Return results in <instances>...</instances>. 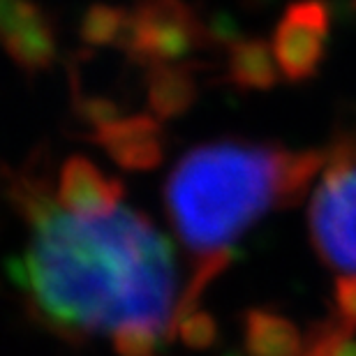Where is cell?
I'll return each mask as SVG.
<instances>
[{
    "instance_id": "obj_2",
    "label": "cell",
    "mask_w": 356,
    "mask_h": 356,
    "mask_svg": "<svg viewBox=\"0 0 356 356\" xmlns=\"http://www.w3.org/2000/svg\"><path fill=\"white\" fill-rule=\"evenodd\" d=\"M322 151H287L257 141H211L183 155L167 181V206L197 270L181 298L178 326L229 259L254 220L310 188L326 165Z\"/></svg>"
},
{
    "instance_id": "obj_5",
    "label": "cell",
    "mask_w": 356,
    "mask_h": 356,
    "mask_svg": "<svg viewBox=\"0 0 356 356\" xmlns=\"http://www.w3.org/2000/svg\"><path fill=\"white\" fill-rule=\"evenodd\" d=\"M333 31V10L326 0H294L277 19L273 47L280 74L291 83L312 79L326 60Z\"/></svg>"
},
{
    "instance_id": "obj_1",
    "label": "cell",
    "mask_w": 356,
    "mask_h": 356,
    "mask_svg": "<svg viewBox=\"0 0 356 356\" xmlns=\"http://www.w3.org/2000/svg\"><path fill=\"white\" fill-rule=\"evenodd\" d=\"M12 192L26 220L12 273L38 319L65 338H109L123 356H148L178 326L172 248L120 204L118 181L76 155L56 188L21 172Z\"/></svg>"
},
{
    "instance_id": "obj_4",
    "label": "cell",
    "mask_w": 356,
    "mask_h": 356,
    "mask_svg": "<svg viewBox=\"0 0 356 356\" xmlns=\"http://www.w3.org/2000/svg\"><path fill=\"white\" fill-rule=\"evenodd\" d=\"M213 35L188 0H137L125 56L141 65L185 63L211 47Z\"/></svg>"
},
{
    "instance_id": "obj_10",
    "label": "cell",
    "mask_w": 356,
    "mask_h": 356,
    "mask_svg": "<svg viewBox=\"0 0 356 356\" xmlns=\"http://www.w3.org/2000/svg\"><path fill=\"white\" fill-rule=\"evenodd\" d=\"M132 10L109 3H92L81 17L79 38L86 47L106 49L116 47L123 51L130 35Z\"/></svg>"
},
{
    "instance_id": "obj_8",
    "label": "cell",
    "mask_w": 356,
    "mask_h": 356,
    "mask_svg": "<svg viewBox=\"0 0 356 356\" xmlns=\"http://www.w3.org/2000/svg\"><path fill=\"white\" fill-rule=\"evenodd\" d=\"M273 47L264 38H234L227 42L225 79L241 90H268L280 81Z\"/></svg>"
},
{
    "instance_id": "obj_9",
    "label": "cell",
    "mask_w": 356,
    "mask_h": 356,
    "mask_svg": "<svg viewBox=\"0 0 356 356\" xmlns=\"http://www.w3.org/2000/svg\"><path fill=\"white\" fill-rule=\"evenodd\" d=\"M197 92L195 67L190 63H158L146 67V95L155 116H181L197 99Z\"/></svg>"
},
{
    "instance_id": "obj_6",
    "label": "cell",
    "mask_w": 356,
    "mask_h": 356,
    "mask_svg": "<svg viewBox=\"0 0 356 356\" xmlns=\"http://www.w3.org/2000/svg\"><path fill=\"white\" fill-rule=\"evenodd\" d=\"M0 35L7 56L26 74L44 72L58 56L54 17L35 0H3Z\"/></svg>"
},
{
    "instance_id": "obj_3",
    "label": "cell",
    "mask_w": 356,
    "mask_h": 356,
    "mask_svg": "<svg viewBox=\"0 0 356 356\" xmlns=\"http://www.w3.org/2000/svg\"><path fill=\"white\" fill-rule=\"evenodd\" d=\"M317 252L340 275L356 284V139H343L326 155L322 181L310 206Z\"/></svg>"
},
{
    "instance_id": "obj_7",
    "label": "cell",
    "mask_w": 356,
    "mask_h": 356,
    "mask_svg": "<svg viewBox=\"0 0 356 356\" xmlns=\"http://www.w3.org/2000/svg\"><path fill=\"white\" fill-rule=\"evenodd\" d=\"M97 141L106 146L123 167L146 169L162 158V130L151 116H127L97 130Z\"/></svg>"
}]
</instances>
